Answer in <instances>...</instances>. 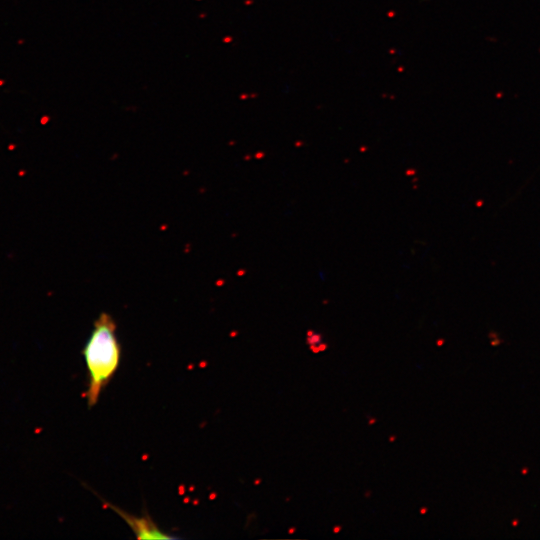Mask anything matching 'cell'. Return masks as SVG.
Segmentation results:
<instances>
[{
    "instance_id": "6da1fadb",
    "label": "cell",
    "mask_w": 540,
    "mask_h": 540,
    "mask_svg": "<svg viewBox=\"0 0 540 540\" xmlns=\"http://www.w3.org/2000/svg\"><path fill=\"white\" fill-rule=\"evenodd\" d=\"M83 355L89 375L85 396L91 408L97 403L103 388L118 369L121 358L116 324L108 313L102 312L94 322Z\"/></svg>"
},
{
    "instance_id": "7a4b0ae2",
    "label": "cell",
    "mask_w": 540,
    "mask_h": 540,
    "mask_svg": "<svg viewBox=\"0 0 540 540\" xmlns=\"http://www.w3.org/2000/svg\"><path fill=\"white\" fill-rule=\"evenodd\" d=\"M106 506L112 509L128 524L138 539H174L166 534L153 522L149 515L136 516L121 510L119 507L106 502Z\"/></svg>"
},
{
    "instance_id": "3957f363",
    "label": "cell",
    "mask_w": 540,
    "mask_h": 540,
    "mask_svg": "<svg viewBox=\"0 0 540 540\" xmlns=\"http://www.w3.org/2000/svg\"><path fill=\"white\" fill-rule=\"evenodd\" d=\"M321 340H322V335L314 333L312 336L307 338V344L308 345L318 344L321 342Z\"/></svg>"
},
{
    "instance_id": "277c9868",
    "label": "cell",
    "mask_w": 540,
    "mask_h": 540,
    "mask_svg": "<svg viewBox=\"0 0 540 540\" xmlns=\"http://www.w3.org/2000/svg\"><path fill=\"white\" fill-rule=\"evenodd\" d=\"M309 348H310V351L314 354H318L320 353L319 351V348H318V345L317 344H312V345H309Z\"/></svg>"
},
{
    "instance_id": "5b68a950",
    "label": "cell",
    "mask_w": 540,
    "mask_h": 540,
    "mask_svg": "<svg viewBox=\"0 0 540 540\" xmlns=\"http://www.w3.org/2000/svg\"><path fill=\"white\" fill-rule=\"evenodd\" d=\"M317 345H318V348H319L320 352H324L328 347V345L326 343H321V342L318 343Z\"/></svg>"
},
{
    "instance_id": "8992f818",
    "label": "cell",
    "mask_w": 540,
    "mask_h": 540,
    "mask_svg": "<svg viewBox=\"0 0 540 540\" xmlns=\"http://www.w3.org/2000/svg\"><path fill=\"white\" fill-rule=\"evenodd\" d=\"M341 530H342V527L340 525H335L332 528V531H333L334 534H338Z\"/></svg>"
},
{
    "instance_id": "52a82bcc",
    "label": "cell",
    "mask_w": 540,
    "mask_h": 540,
    "mask_svg": "<svg viewBox=\"0 0 540 540\" xmlns=\"http://www.w3.org/2000/svg\"><path fill=\"white\" fill-rule=\"evenodd\" d=\"M396 439H397V436H396V435H391V436H389L388 441H389L390 443H393L394 441H396Z\"/></svg>"
},
{
    "instance_id": "ba28073f",
    "label": "cell",
    "mask_w": 540,
    "mask_h": 540,
    "mask_svg": "<svg viewBox=\"0 0 540 540\" xmlns=\"http://www.w3.org/2000/svg\"><path fill=\"white\" fill-rule=\"evenodd\" d=\"M375 423H376V418H374V417H373V418H369V420H368V425L371 426V425H373V424H375Z\"/></svg>"
},
{
    "instance_id": "9c48e42d",
    "label": "cell",
    "mask_w": 540,
    "mask_h": 540,
    "mask_svg": "<svg viewBox=\"0 0 540 540\" xmlns=\"http://www.w3.org/2000/svg\"><path fill=\"white\" fill-rule=\"evenodd\" d=\"M296 532V528L295 527H290L288 529V534L291 535V534H294Z\"/></svg>"
},
{
    "instance_id": "30bf717a",
    "label": "cell",
    "mask_w": 540,
    "mask_h": 540,
    "mask_svg": "<svg viewBox=\"0 0 540 540\" xmlns=\"http://www.w3.org/2000/svg\"><path fill=\"white\" fill-rule=\"evenodd\" d=\"M313 334H314V333H313L312 330L307 331V337H310V336H312Z\"/></svg>"
},
{
    "instance_id": "8fae6325",
    "label": "cell",
    "mask_w": 540,
    "mask_h": 540,
    "mask_svg": "<svg viewBox=\"0 0 540 540\" xmlns=\"http://www.w3.org/2000/svg\"><path fill=\"white\" fill-rule=\"evenodd\" d=\"M364 495H365V497H370L371 496V491H366V493Z\"/></svg>"
},
{
    "instance_id": "7c38bea8",
    "label": "cell",
    "mask_w": 540,
    "mask_h": 540,
    "mask_svg": "<svg viewBox=\"0 0 540 540\" xmlns=\"http://www.w3.org/2000/svg\"><path fill=\"white\" fill-rule=\"evenodd\" d=\"M425 512H426V509L424 507L422 509H420L421 514H424Z\"/></svg>"
},
{
    "instance_id": "4fadbf2b",
    "label": "cell",
    "mask_w": 540,
    "mask_h": 540,
    "mask_svg": "<svg viewBox=\"0 0 540 540\" xmlns=\"http://www.w3.org/2000/svg\"><path fill=\"white\" fill-rule=\"evenodd\" d=\"M289 500H290V497H287V498H286V501L288 502Z\"/></svg>"
}]
</instances>
